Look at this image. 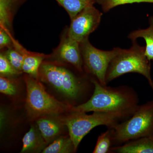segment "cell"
I'll use <instances>...</instances> for the list:
<instances>
[{"mask_svg": "<svg viewBox=\"0 0 153 153\" xmlns=\"http://www.w3.org/2000/svg\"><path fill=\"white\" fill-rule=\"evenodd\" d=\"M74 144L70 137L61 136L47 146L43 153H69L76 152Z\"/></svg>", "mask_w": 153, "mask_h": 153, "instance_id": "obj_15", "label": "cell"}, {"mask_svg": "<svg viewBox=\"0 0 153 153\" xmlns=\"http://www.w3.org/2000/svg\"><path fill=\"white\" fill-rule=\"evenodd\" d=\"M38 129L47 144L61 136L66 126L63 119L57 116H47L37 120Z\"/></svg>", "mask_w": 153, "mask_h": 153, "instance_id": "obj_10", "label": "cell"}, {"mask_svg": "<svg viewBox=\"0 0 153 153\" xmlns=\"http://www.w3.org/2000/svg\"><path fill=\"white\" fill-rule=\"evenodd\" d=\"M23 146L21 153H39L47 147V143L38 127L32 126L22 140Z\"/></svg>", "mask_w": 153, "mask_h": 153, "instance_id": "obj_12", "label": "cell"}, {"mask_svg": "<svg viewBox=\"0 0 153 153\" xmlns=\"http://www.w3.org/2000/svg\"><path fill=\"white\" fill-rule=\"evenodd\" d=\"M66 10L72 20L83 9L94 3L88 0H56Z\"/></svg>", "mask_w": 153, "mask_h": 153, "instance_id": "obj_16", "label": "cell"}, {"mask_svg": "<svg viewBox=\"0 0 153 153\" xmlns=\"http://www.w3.org/2000/svg\"><path fill=\"white\" fill-rule=\"evenodd\" d=\"M88 1H91L92 2L94 3L95 2L96 0H88Z\"/></svg>", "mask_w": 153, "mask_h": 153, "instance_id": "obj_24", "label": "cell"}, {"mask_svg": "<svg viewBox=\"0 0 153 153\" xmlns=\"http://www.w3.org/2000/svg\"><path fill=\"white\" fill-rule=\"evenodd\" d=\"M69 113L63 120L76 151L83 137L96 127L105 126L110 128L127 120L120 115L111 113L93 112L91 114L79 111Z\"/></svg>", "mask_w": 153, "mask_h": 153, "instance_id": "obj_6", "label": "cell"}, {"mask_svg": "<svg viewBox=\"0 0 153 153\" xmlns=\"http://www.w3.org/2000/svg\"><path fill=\"white\" fill-rule=\"evenodd\" d=\"M111 153H153V135L132 140L111 149Z\"/></svg>", "mask_w": 153, "mask_h": 153, "instance_id": "obj_11", "label": "cell"}, {"mask_svg": "<svg viewBox=\"0 0 153 153\" xmlns=\"http://www.w3.org/2000/svg\"><path fill=\"white\" fill-rule=\"evenodd\" d=\"M5 55L13 67L21 73L24 59L23 54L17 49H10L7 51Z\"/></svg>", "mask_w": 153, "mask_h": 153, "instance_id": "obj_20", "label": "cell"}, {"mask_svg": "<svg viewBox=\"0 0 153 153\" xmlns=\"http://www.w3.org/2000/svg\"><path fill=\"white\" fill-rule=\"evenodd\" d=\"M17 49L24 56V61L22 65V71L29 74L30 76L38 79L39 68L43 60L45 58L49 57L48 55H44L40 53H32L27 52L24 49H21L19 45Z\"/></svg>", "mask_w": 153, "mask_h": 153, "instance_id": "obj_13", "label": "cell"}, {"mask_svg": "<svg viewBox=\"0 0 153 153\" xmlns=\"http://www.w3.org/2000/svg\"><path fill=\"white\" fill-rule=\"evenodd\" d=\"M101 5L105 12H108L111 9L121 5L134 3H153V0H97Z\"/></svg>", "mask_w": 153, "mask_h": 153, "instance_id": "obj_19", "label": "cell"}, {"mask_svg": "<svg viewBox=\"0 0 153 153\" xmlns=\"http://www.w3.org/2000/svg\"><path fill=\"white\" fill-rule=\"evenodd\" d=\"M102 13L93 5L87 6L71 20L67 33L71 39L82 43L97 28Z\"/></svg>", "mask_w": 153, "mask_h": 153, "instance_id": "obj_8", "label": "cell"}, {"mask_svg": "<svg viewBox=\"0 0 153 153\" xmlns=\"http://www.w3.org/2000/svg\"><path fill=\"white\" fill-rule=\"evenodd\" d=\"M112 143V130L111 128L102 133L97 139L93 153H111Z\"/></svg>", "mask_w": 153, "mask_h": 153, "instance_id": "obj_17", "label": "cell"}, {"mask_svg": "<svg viewBox=\"0 0 153 153\" xmlns=\"http://www.w3.org/2000/svg\"><path fill=\"white\" fill-rule=\"evenodd\" d=\"M20 72L13 67L6 55L0 54V74L4 76H14L20 74Z\"/></svg>", "mask_w": 153, "mask_h": 153, "instance_id": "obj_21", "label": "cell"}, {"mask_svg": "<svg viewBox=\"0 0 153 153\" xmlns=\"http://www.w3.org/2000/svg\"><path fill=\"white\" fill-rule=\"evenodd\" d=\"M110 128L112 144L115 146L153 135V100L139 105L130 117Z\"/></svg>", "mask_w": 153, "mask_h": 153, "instance_id": "obj_3", "label": "cell"}, {"mask_svg": "<svg viewBox=\"0 0 153 153\" xmlns=\"http://www.w3.org/2000/svg\"><path fill=\"white\" fill-rule=\"evenodd\" d=\"M0 92L9 96L15 95L17 93L16 87L10 79L5 76H0Z\"/></svg>", "mask_w": 153, "mask_h": 153, "instance_id": "obj_22", "label": "cell"}, {"mask_svg": "<svg viewBox=\"0 0 153 153\" xmlns=\"http://www.w3.org/2000/svg\"><path fill=\"white\" fill-rule=\"evenodd\" d=\"M91 81L94 87L90 99L84 103L72 106L70 112L111 113L128 119L139 105L138 96L132 88L102 85L94 77Z\"/></svg>", "mask_w": 153, "mask_h": 153, "instance_id": "obj_1", "label": "cell"}, {"mask_svg": "<svg viewBox=\"0 0 153 153\" xmlns=\"http://www.w3.org/2000/svg\"><path fill=\"white\" fill-rule=\"evenodd\" d=\"M25 81L27 88L25 108L31 119L70 112L73 106L49 94L38 79L29 75L25 76Z\"/></svg>", "mask_w": 153, "mask_h": 153, "instance_id": "obj_2", "label": "cell"}, {"mask_svg": "<svg viewBox=\"0 0 153 153\" xmlns=\"http://www.w3.org/2000/svg\"><path fill=\"white\" fill-rule=\"evenodd\" d=\"M80 47L86 71L101 85H107L105 79L110 63L123 49L115 48L111 51H103L92 46L88 39L80 43Z\"/></svg>", "mask_w": 153, "mask_h": 153, "instance_id": "obj_7", "label": "cell"}, {"mask_svg": "<svg viewBox=\"0 0 153 153\" xmlns=\"http://www.w3.org/2000/svg\"><path fill=\"white\" fill-rule=\"evenodd\" d=\"M135 41H133V44L130 49H123L110 63L105 79L106 84L123 74L137 73L146 77L153 90L150 63L145 55V48Z\"/></svg>", "mask_w": 153, "mask_h": 153, "instance_id": "obj_4", "label": "cell"}, {"mask_svg": "<svg viewBox=\"0 0 153 153\" xmlns=\"http://www.w3.org/2000/svg\"><path fill=\"white\" fill-rule=\"evenodd\" d=\"M15 0H0V24L1 27L7 29L10 26L12 7Z\"/></svg>", "mask_w": 153, "mask_h": 153, "instance_id": "obj_18", "label": "cell"}, {"mask_svg": "<svg viewBox=\"0 0 153 153\" xmlns=\"http://www.w3.org/2000/svg\"><path fill=\"white\" fill-rule=\"evenodd\" d=\"M38 79L73 101L81 97L86 88L84 79L65 67L49 62H43L41 64Z\"/></svg>", "mask_w": 153, "mask_h": 153, "instance_id": "obj_5", "label": "cell"}, {"mask_svg": "<svg viewBox=\"0 0 153 153\" xmlns=\"http://www.w3.org/2000/svg\"><path fill=\"white\" fill-rule=\"evenodd\" d=\"M12 39L7 31L2 27L0 29V48L3 49L11 44Z\"/></svg>", "mask_w": 153, "mask_h": 153, "instance_id": "obj_23", "label": "cell"}, {"mask_svg": "<svg viewBox=\"0 0 153 153\" xmlns=\"http://www.w3.org/2000/svg\"><path fill=\"white\" fill-rule=\"evenodd\" d=\"M150 25L145 29L138 30L131 32L128 36V38L135 41L138 38H142L146 41L145 54L148 60H153V18L149 20Z\"/></svg>", "mask_w": 153, "mask_h": 153, "instance_id": "obj_14", "label": "cell"}, {"mask_svg": "<svg viewBox=\"0 0 153 153\" xmlns=\"http://www.w3.org/2000/svg\"><path fill=\"white\" fill-rule=\"evenodd\" d=\"M55 57L61 62L69 63L79 72L83 71V63L80 43L70 38L67 33L55 52Z\"/></svg>", "mask_w": 153, "mask_h": 153, "instance_id": "obj_9", "label": "cell"}]
</instances>
